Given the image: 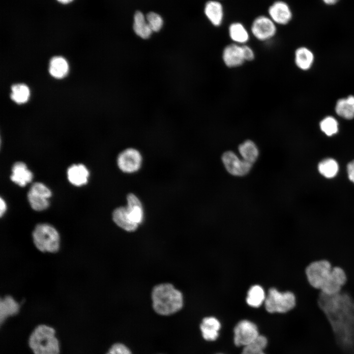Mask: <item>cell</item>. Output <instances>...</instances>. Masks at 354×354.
<instances>
[{"label": "cell", "instance_id": "obj_10", "mask_svg": "<svg viewBox=\"0 0 354 354\" xmlns=\"http://www.w3.org/2000/svg\"><path fill=\"white\" fill-rule=\"evenodd\" d=\"M234 341L236 346L245 347L251 343L259 335L256 325L248 320L240 321L234 330Z\"/></svg>", "mask_w": 354, "mask_h": 354}, {"label": "cell", "instance_id": "obj_1", "mask_svg": "<svg viewBox=\"0 0 354 354\" xmlns=\"http://www.w3.org/2000/svg\"><path fill=\"white\" fill-rule=\"evenodd\" d=\"M317 303L331 327L337 346L345 354H354V298L342 292L333 295L320 292Z\"/></svg>", "mask_w": 354, "mask_h": 354}, {"label": "cell", "instance_id": "obj_12", "mask_svg": "<svg viewBox=\"0 0 354 354\" xmlns=\"http://www.w3.org/2000/svg\"><path fill=\"white\" fill-rule=\"evenodd\" d=\"M222 59L227 67L233 68L241 66L246 62L242 45L234 43L227 45L222 51Z\"/></svg>", "mask_w": 354, "mask_h": 354}, {"label": "cell", "instance_id": "obj_31", "mask_svg": "<svg viewBox=\"0 0 354 354\" xmlns=\"http://www.w3.org/2000/svg\"><path fill=\"white\" fill-rule=\"evenodd\" d=\"M320 125L322 131L328 136L336 134L338 131V122L332 117H327L324 118L321 121Z\"/></svg>", "mask_w": 354, "mask_h": 354}, {"label": "cell", "instance_id": "obj_30", "mask_svg": "<svg viewBox=\"0 0 354 354\" xmlns=\"http://www.w3.org/2000/svg\"><path fill=\"white\" fill-rule=\"evenodd\" d=\"M28 199L32 208L36 211L45 210L49 205L48 198L35 194L30 191L28 193Z\"/></svg>", "mask_w": 354, "mask_h": 354}, {"label": "cell", "instance_id": "obj_34", "mask_svg": "<svg viewBox=\"0 0 354 354\" xmlns=\"http://www.w3.org/2000/svg\"><path fill=\"white\" fill-rule=\"evenodd\" d=\"M107 354H132L129 349L125 345L117 343L113 345Z\"/></svg>", "mask_w": 354, "mask_h": 354}, {"label": "cell", "instance_id": "obj_7", "mask_svg": "<svg viewBox=\"0 0 354 354\" xmlns=\"http://www.w3.org/2000/svg\"><path fill=\"white\" fill-rule=\"evenodd\" d=\"M117 163L123 173L133 174L139 171L142 165L143 157L140 151L134 148H128L118 155Z\"/></svg>", "mask_w": 354, "mask_h": 354}, {"label": "cell", "instance_id": "obj_2", "mask_svg": "<svg viewBox=\"0 0 354 354\" xmlns=\"http://www.w3.org/2000/svg\"><path fill=\"white\" fill-rule=\"evenodd\" d=\"M153 308L162 315H169L179 311L183 301L181 293L171 284L164 283L156 286L151 294Z\"/></svg>", "mask_w": 354, "mask_h": 354}, {"label": "cell", "instance_id": "obj_40", "mask_svg": "<svg viewBox=\"0 0 354 354\" xmlns=\"http://www.w3.org/2000/svg\"><path fill=\"white\" fill-rule=\"evenodd\" d=\"M324 3L327 4H333L336 3L339 0H323Z\"/></svg>", "mask_w": 354, "mask_h": 354}, {"label": "cell", "instance_id": "obj_20", "mask_svg": "<svg viewBox=\"0 0 354 354\" xmlns=\"http://www.w3.org/2000/svg\"><path fill=\"white\" fill-rule=\"evenodd\" d=\"M229 37L233 43L243 45L247 44L250 34L246 27L240 22L231 23L228 28Z\"/></svg>", "mask_w": 354, "mask_h": 354}, {"label": "cell", "instance_id": "obj_19", "mask_svg": "<svg viewBox=\"0 0 354 354\" xmlns=\"http://www.w3.org/2000/svg\"><path fill=\"white\" fill-rule=\"evenodd\" d=\"M220 328V322L213 317L205 318L200 325L203 338L209 341H214L218 338Z\"/></svg>", "mask_w": 354, "mask_h": 354}, {"label": "cell", "instance_id": "obj_29", "mask_svg": "<svg viewBox=\"0 0 354 354\" xmlns=\"http://www.w3.org/2000/svg\"><path fill=\"white\" fill-rule=\"evenodd\" d=\"M338 169V163L332 158L324 159L318 165L319 172L326 178L334 177L337 175Z\"/></svg>", "mask_w": 354, "mask_h": 354}, {"label": "cell", "instance_id": "obj_37", "mask_svg": "<svg viewBox=\"0 0 354 354\" xmlns=\"http://www.w3.org/2000/svg\"><path fill=\"white\" fill-rule=\"evenodd\" d=\"M347 172L349 179L354 183V160L347 165Z\"/></svg>", "mask_w": 354, "mask_h": 354}, {"label": "cell", "instance_id": "obj_36", "mask_svg": "<svg viewBox=\"0 0 354 354\" xmlns=\"http://www.w3.org/2000/svg\"><path fill=\"white\" fill-rule=\"evenodd\" d=\"M243 50L245 61H251L254 59L255 54L253 49L247 44L243 45Z\"/></svg>", "mask_w": 354, "mask_h": 354}, {"label": "cell", "instance_id": "obj_24", "mask_svg": "<svg viewBox=\"0 0 354 354\" xmlns=\"http://www.w3.org/2000/svg\"><path fill=\"white\" fill-rule=\"evenodd\" d=\"M133 29L137 35L144 39L148 38L153 32L146 18L140 11L136 12L134 15Z\"/></svg>", "mask_w": 354, "mask_h": 354}, {"label": "cell", "instance_id": "obj_9", "mask_svg": "<svg viewBox=\"0 0 354 354\" xmlns=\"http://www.w3.org/2000/svg\"><path fill=\"white\" fill-rule=\"evenodd\" d=\"M252 35L258 40L265 42L273 38L277 32L276 24L269 16L260 15L252 22L250 28Z\"/></svg>", "mask_w": 354, "mask_h": 354}, {"label": "cell", "instance_id": "obj_18", "mask_svg": "<svg viewBox=\"0 0 354 354\" xmlns=\"http://www.w3.org/2000/svg\"><path fill=\"white\" fill-rule=\"evenodd\" d=\"M67 175L68 179L71 184L80 186L87 183L89 172L83 164H74L68 168Z\"/></svg>", "mask_w": 354, "mask_h": 354}, {"label": "cell", "instance_id": "obj_17", "mask_svg": "<svg viewBox=\"0 0 354 354\" xmlns=\"http://www.w3.org/2000/svg\"><path fill=\"white\" fill-rule=\"evenodd\" d=\"M33 178L32 172L26 165L22 162H17L12 166L11 180L19 185L24 187L30 183Z\"/></svg>", "mask_w": 354, "mask_h": 354}, {"label": "cell", "instance_id": "obj_3", "mask_svg": "<svg viewBox=\"0 0 354 354\" xmlns=\"http://www.w3.org/2000/svg\"><path fill=\"white\" fill-rule=\"evenodd\" d=\"M29 344L34 354H59V343L52 327L41 324L30 334Z\"/></svg>", "mask_w": 354, "mask_h": 354}, {"label": "cell", "instance_id": "obj_39", "mask_svg": "<svg viewBox=\"0 0 354 354\" xmlns=\"http://www.w3.org/2000/svg\"><path fill=\"white\" fill-rule=\"evenodd\" d=\"M74 0H56L59 3L62 4H68L72 2H73Z\"/></svg>", "mask_w": 354, "mask_h": 354}, {"label": "cell", "instance_id": "obj_4", "mask_svg": "<svg viewBox=\"0 0 354 354\" xmlns=\"http://www.w3.org/2000/svg\"><path fill=\"white\" fill-rule=\"evenodd\" d=\"M32 235L35 246L40 251L54 253L59 250V235L51 225L47 223L37 225Z\"/></svg>", "mask_w": 354, "mask_h": 354}, {"label": "cell", "instance_id": "obj_23", "mask_svg": "<svg viewBox=\"0 0 354 354\" xmlns=\"http://www.w3.org/2000/svg\"><path fill=\"white\" fill-rule=\"evenodd\" d=\"M69 65L67 60L63 57L56 56L50 60L49 72L54 78L61 79L68 73Z\"/></svg>", "mask_w": 354, "mask_h": 354}, {"label": "cell", "instance_id": "obj_6", "mask_svg": "<svg viewBox=\"0 0 354 354\" xmlns=\"http://www.w3.org/2000/svg\"><path fill=\"white\" fill-rule=\"evenodd\" d=\"M332 268L331 263L326 259L315 260L309 264L305 273L311 287L320 291L327 281Z\"/></svg>", "mask_w": 354, "mask_h": 354}, {"label": "cell", "instance_id": "obj_33", "mask_svg": "<svg viewBox=\"0 0 354 354\" xmlns=\"http://www.w3.org/2000/svg\"><path fill=\"white\" fill-rule=\"evenodd\" d=\"M30 191L48 199L52 195L51 190L45 185L41 182H35L32 184Z\"/></svg>", "mask_w": 354, "mask_h": 354}, {"label": "cell", "instance_id": "obj_13", "mask_svg": "<svg viewBox=\"0 0 354 354\" xmlns=\"http://www.w3.org/2000/svg\"><path fill=\"white\" fill-rule=\"evenodd\" d=\"M268 16L276 24L284 25L292 19L290 7L285 2L277 0L273 2L268 9Z\"/></svg>", "mask_w": 354, "mask_h": 354}, {"label": "cell", "instance_id": "obj_25", "mask_svg": "<svg viewBox=\"0 0 354 354\" xmlns=\"http://www.w3.org/2000/svg\"><path fill=\"white\" fill-rule=\"evenodd\" d=\"M335 111L339 116L346 118H354V96L339 99L335 106Z\"/></svg>", "mask_w": 354, "mask_h": 354}, {"label": "cell", "instance_id": "obj_28", "mask_svg": "<svg viewBox=\"0 0 354 354\" xmlns=\"http://www.w3.org/2000/svg\"><path fill=\"white\" fill-rule=\"evenodd\" d=\"M30 96L29 87L24 84H17L11 87L10 97L15 103L21 104L28 101Z\"/></svg>", "mask_w": 354, "mask_h": 354}, {"label": "cell", "instance_id": "obj_14", "mask_svg": "<svg viewBox=\"0 0 354 354\" xmlns=\"http://www.w3.org/2000/svg\"><path fill=\"white\" fill-rule=\"evenodd\" d=\"M125 206L131 220L139 226L144 217V208L139 198L134 193H129L126 196Z\"/></svg>", "mask_w": 354, "mask_h": 354}, {"label": "cell", "instance_id": "obj_32", "mask_svg": "<svg viewBox=\"0 0 354 354\" xmlns=\"http://www.w3.org/2000/svg\"><path fill=\"white\" fill-rule=\"evenodd\" d=\"M146 20L152 31H158L162 27L163 21L162 17L155 12H149Z\"/></svg>", "mask_w": 354, "mask_h": 354}, {"label": "cell", "instance_id": "obj_15", "mask_svg": "<svg viewBox=\"0 0 354 354\" xmlns=\"http://www.w3.org/2000/svg\"><path fill=\"white\" fill-rule=\"evenodd\" d=\"M205 14L215 27H219L222 24L224 19V8L219 0H210L205 5Z\"/></svg>", "mask_w": 354, "mask_h": 354}, {"label": "cell", "instance_id": "obj_21", "mask_svg": "<svg viewBox=\"0 0 354 354\" xmlns=\"http://www.w3.org/2000/svg\"><path fill=\"white\" fill-rule=\"evenodd\" d=\"M238 151L244 160L253 165L257 161L260 155L257 145L249 139L245 140L238 145Z\"/></svg>", "mask_w": 354, "mask_h": 354}, {"label": "cell", "instance_id": "obj_27", "mask_svg": "<svg viewBox=\"0 0 354 354\" xmlns=\"http://www.w3.org/2000/svg\"><path fill=\"white\" fill-rule=\"evenodd\" d=\"M266 297L263 288L260 285H255L248 290L246 300L249 306L258 307L265 302Z\"/></svg>", "mask_w": 354, "mask_h": 354}, {"label": "cell", "instance_id": "obj_11", "mask_svg": "<svg viewBox=\"0 0 354 354\" xmlns=\"http://www.w3.org/2000/svg\"><path fill=\"white\" fill-rule=\"evenodd\" d=\"M347 275L345 270L339 266L332 267L330 274L320 292L327 295H333L342 291L346 284Z\"/></svg>", "mask_w": 354, "mask_h": 354}, {"label": "cell", "instance_id": "obj_38", "mask_svg": "<svg viewBox=\"0 0 354 354\" xmlns=\"http://www.w3.org/2000/svg\"><path fill=\"white\" fill-rule=\"evenodd\" d=\"M0 214L2 216L6 211L7 206L5 201L1 197L0 198Z\"/></svg>", "mask_w": 354, "mask_h": 354}, {"label": "cell", "instance_id": "obj_22", "mask_svg": "<svg viewBox=\"0 0 354 354\" xmlns=\"http://www.w3.org/2000/svg\"><path fill=\"white\" fill-rule=\"evenodd\" d=\"M19 309V304L12 296L7 295L1 298L0 301V324L8 317L17 314Z\"/></svg>", "mask_w": 354, "mask_h": 354}, {"label": "cell", "instance_id": "obj_35", "mask_svg": "<svg viewBox=\"0 0 354 354\" xmlns=\"http://www.w3.org/2000/svg\"><path fill=\"white\" fill-rule=\"evenodd\" d=\"M241 354H266L264 349L256 345L253 343L244 347Z\"/></svg>", "mask_w": 354, "mask_h": 354}, {"label": "cell", "instance_id": "obj_16", "mask_svg": "<svg viewBox=\"0 0 354 354\" xmlns=\"http://www.w3.org/2000/svg\"><path fill=\"white\" fill-rule=\"evenodd\" d=\"M112 219L118 226L127 232H134L138 227L131 220L125 206L116 208L112 213Z\"/></svg>", "mask_w": 354, "mask_h": 354}, {"label": "cell", "instance_id": "obj_5", "mask_svg": "<svg viewBox=\"0 0 354 354\" xmlns=\"http://www.w3.org/2000/svg\"><path fill=\"white\" fill-rule=\"evenodd\" d=\"M295 296L292 292L282 293L275 288L269 289L265 301L266 309L270 313L287 312L295 307Z\"/></svg>", "mask_w": 354, "mask_h": 354}, {"label": "cell", "instance_id": "obj_8", "mask_svg": "<svg viewBox=\"0 0 354 354\" xmlns=\"http://www.w3.org/2000/svg\"><path fill=\"white\" fill-rule=\"evenodd\" d=\"M221 159L227 172L234 177H243L247 175L253 166V164L240 158L232 150L224 152Z\"/></svg>", "mask_w": 354, "mask_h": 354}, {"label": "cell", "instance_id": "obj_26", "mask_svg": "<svg viewBox=\"0 0 354 354\" xmlns=\"http://www.w3.org/2000/svg\"><path fill=\"white\" fill-rule=\"evenodd\" d=\"M313 59L312 52L305 47H299L295 52V63L301 70H306L310 68L313 63Z\"/></svg>", "mask_w": 354, "mask_h": 354}]
</instances>
